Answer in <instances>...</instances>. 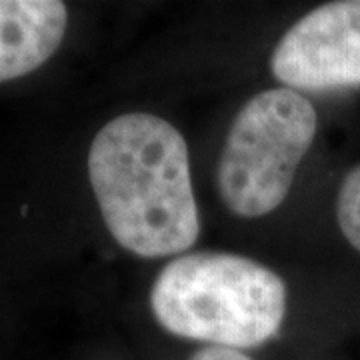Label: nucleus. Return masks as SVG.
<instances>
[{"mask_svg": "<svg viewBox=\"0 0 360 360\" xmlns=\"http://www.w3.org/2000/svg\"><path fill=\"white\" fill-rule=\"evenodd\" d=\"M90 186L118 245L144 258L179 255L198 238L184 136L165 118H112L89 153Z\"/></svg>", "mask_w": 360, "mask_h": 360, "instance_id": "obj_1", "label": "nucleus"}, {"mask_svg": "<svg viewBox=\"0 0 360 360\" xmlns=\"http://www.w3.org/2000/svg\"><path fill=\"white\" fill-rule=\"evenodd\" d=\"M160 326L212 347H260L286 312L283 278L257 260L231 252H194L168 262L150 290Z\"/></svg>", "mask_w": 360, "mask_h": 360, "instance_id": "obj_2", "label": "nucleus"}, {"mask_svg": "<svg viewBox=\"0 0 360 360\" xmlns=\"http://www.w3.org/2000/svg\"><path fill=\"white\" fill-rule=\"evenodd\" d=\"M316 110L296 90L252 96L232 122L219 160V193L236 217H264L283 205L316 134Z\"/></svg>", "mask_w": 360, "mask_h": 360, "instance_id": "obj_3", "label": "nucleus"}, {"mask_svg": "<svg viewBox=\"0 0 360 360\" xmlns=\"http://www.w3.org/2000/svg\"><path fill=\"white\" fill-rule=\"evenodd\" d=\"M270 70L290 90L360 86V0L328 2L288 28Z\"/></svg>", "mask_w": 360, "mask_h": 360, "instance_id": "obj_4", "label": "nucleus"}, {"mask_svg": "<svg viewBox=\"0 0 360 360\" xmlns=\"http://www.w3.org/2000/svg\"><path fill=\"white\" fill-rule=\"evenodd\" d=\"M68 11L58 0H0V82L34 72L58 51Z\"/></svg>", "mask_w": 360, "mask_h": 360, "instance_id": "obj_5", "label": "nucleus"}, {"mask_svg": "<svg viewBox=\"0 0 360 360\" xmlns=\"http://www.w3.org/2000/svg\"><path fill=\"white\" fill-rule=\"evenodd\" d=\"M336 219L345 238L360 252V165L352 168L340 184Z\"/></svg>", "mask_w": 360, "mask_h": 360, "instance_id": "obj_6", "label": "nucleus"}, {"mask_svg": "<svg viewBox=\"0 0 360 360\" xmlns=\"http://www.w3.org/2000/svg\"><path fill=\"white\" fill-rule=\"evenodd\" d=\"M191 360H252L250 356L243 354L240 350L226 347H205L200 350H196Z\"/></svg>", "mask_w": 360, "mask_h": 360, "instance_id": "obj_7", "label": "nucleus"}]
</instances>
